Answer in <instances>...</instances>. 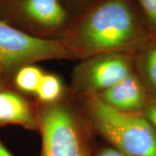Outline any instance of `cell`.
I'll use <instances>...</instances> for the list:
<instances>
[{"label": "cell", "mask_w": 156, "mask_h": 156, "mask_svg": "<svg viewBox=\"0 0 156 156\" xmlns=\"http://www.w3.org/2000/svg\"><path fill=\"white\" fill-rule=\"evenodd\" d=\"M87 124L129 156H156V132L142 113H126L112 108L95 94L83 95Z\"/></svg>", "instance_id": "obj_2"}, {"label": "cell", "mask_w": 156, "mask_h": 156, "mask_svg": "<svg viewBox=\"0 0 156 156\" xmlns=\"http://www.w3.org/2000/svg\"><path fill=\"white\" fill-rule=\"evenodd\" d=\"M19 124L27 129H36V116L28 103L12 92H0V125Z\"/></svg>", "instance_id": "obj_8"}, {"label": "cell", "mask_w": 156, "mask_h": 156, "mask_svg": "<svg viewBox=\"0 0 156 156\" xmlns=\"http://www.w3.org/2000/svg\"><path fill=\"white\" fill-rule=\"evenodd\" d=\"M0 156H13L0 141Z\"/></svg>", "instance_id": "obj_16"}, {"label": "cell", "mask_w": 156, "mask_h": 156, "mask_svg": "<svg viewBox=\"0 0 156 156\" xmlns=\"http://www.w3.org/2000/svg\"><path fill=\"white\" fill-rule=\"evenodd\" d=\"M95 95L112 108L126 113H142L152 98L136 72Z\"/></svg>", "instance_id": "obj_6"}, {"label": "cell", "mask_w": 156, "mask_h": 156, "mask_svg": "<svg viewBox=\"0 0 156 156\" xmlns=\"http://www.w3.org/2000/svg\"><path fill=\"white\" fill-rule=\"evenodd\" d=\"M42 135L41 156H91L89 124L63 102L46 103L36 116Z\"/></svg>", "instance_id": "obj_3"}, {"label": "cell", "mask_w": 156, "mask_h": 156, "mask_svg": "<svg viewBox=\"0 0 156 156\" xmlns=\"http://www.w3.org/2000/svg\"><path fill=\"white\" fill-rule=\"evenodd\" d=\"M74 58L64 39L37 38L0 20V67L12 70L47 59Z\"/></svg>", "instance_id": "obj_4"}, {"label": "cell", "mask_w": 156, "mask_h": 156, "mask_svg": "<svg viewBox=\"0 0 156 156\" xmlns=\"http://www.w3.org/2000/svg\"><path fill=\"white\" fill-rule=\"evenodd\" d=\"M134 56L136 73L153 98L156 95V35Z\"/></svg>", "instance_id": "obj_9"}, {"label": "cell", "mask_w": 156, "mask_h": 156, "mask_svg": "<svg viewBox=\"0 0 156 156\" xmlns=\"http://www.w3.org/2000/svg\"><path fill=\"white\" fill-rule=\"evenodd\" d=\"M95 156H129L116 147H105L98 152Z\"/></svg>", "instance_id": "obj_14"}, {"label": "cell", "mask_w": 156, "mask_h": 156, "mask_svg": "<svg viewBox=\"0 0 156 156\" xmlns=\"http://www.w3.org/2000/svg\"><path fill=\"white\" fill-rule=\"evenodd\" d=\"M142 114L151 123L156 132V101L154 100L153 98L147 108L142 112Z\"/></svg>", "instance_id": "obj_13"}, {"label": "cell", "mask_w": 156, "mask_h": 156, "mask_svg": "<svg viewBox=\"0 0 156 156\" xmlns=\"http://www.w3.org/2000/svg\"><path fill=\"white\" fill-rule=\"evenodd\" d=\"M133 72H135L133 54H97L82 59L75 67L73 87L81 96L98 94Z\"/></svg>", "instance_id": "obj_5"}, {"label": "cell", "mask_w": 156, "mask_h": 156, "mask_svg": "<svg viewBox=\"0 0 156 156\" xmlns=\"http://www.w3.org/2000/svg\"><path fill=\"white\" fill-rule=\"evenodd\" d=\"M153 36L135 0H95L63 39L82 60L106 53L134 55Z\"/></svg>", "instance_id": "obj_1"}, {"label": "cell", "mask_w": 156, "mask_h": 156, "mask_svg": "<svg viewBox=\"0 0 156 156\" xmlns=\"http://www.w3.org/2000/svg\"><path fill=\"white\" fill-rule=\"evenodd\" d=\"M68 1H69L70 2L73 3V5L77 4V5H86V4H89V3H90L91 5V4H92L94 1H95V0H68Z\"/></svg>", "instance_id": "obj_15"}, {"label": "cell", "mask_w": 156, "mask_h": 156, "mask_svg": "<svg viewBox=\"0 0 156 156\" xmlns=\"http://www.w3.org/2000/svg\"><path fill=\"white\" fill-rule=\"evenodd\" d=\"M153 98L154 99V100H155V101H156V95H155V96H154V97H153Z\"/></svg>", "instance_id": "obj_17"}, {"label": "cell", "mask_w": 156, "mask_h": 156, "mask_svg": "<svg viewBox=\"0 0 156 156\" xmlns=\"http://www.w3.org/2000/svg\"><path fill=\"white\" fill-rule=\"evenodd\" d=\"M17 4L25 18L46 30H57L67 23V11L60 0H18Z\"/></svg>", "instance_id": "obj_7"}, {"label": "cell", "mask_w": 156, "mask_h": 156, "mask_svg": "<svg viewBox=\"0 0 156 156\" xmlns=\"http://www.w3.org/2000/svg\"><path fill=\"white\" fill-rule=\"evenodd\" d=\"M152 34L156 35V0H135Z\"/></svg>", "instance_id": "obj_12"}, {"label": "cell", "mask_w": 156, "mask_h": 156, "mask_svg": "<svg viewBox=\"0 0 156 156\" xmlns=\"http://www.w3.org/2000/svg\"><path fill=\"white\" fill-rule=\"evenodd\" d=\"M44 74L39 68L32 65L21 67L15 77L17 87L27 93H35Z\"/></svg>", "instance_id": "obj_11"}, {"label": "cell", "mask_w": 156, "mask_h": 156, "mask_svg": "<svg viewBox=\"0 0 156 156\" xmlns=\"http://www.w3.org/2000/svg\"><path fill=\"white\" fill-rule=\"evenodd\" d=\"M63 92V84L61 80L52 74H46L43 76L36 94L42 102L53 103L59 101Z\"/></svg>", "instance_id": "obj_10"}]
</instances>
